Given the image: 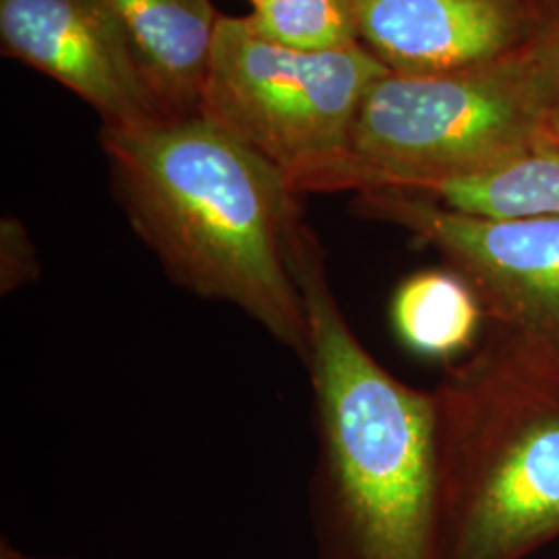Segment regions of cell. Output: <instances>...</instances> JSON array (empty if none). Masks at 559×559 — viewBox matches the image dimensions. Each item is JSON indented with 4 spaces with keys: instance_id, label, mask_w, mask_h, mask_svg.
Listing matches in <instances>:
<instances>
[{
    "instance_id": "cell-8",
    "label": "cell",
    "mask_w": 559,
    "mask_h": 559,
    "mask_svg": "<svg viewBox=\"0 0 559 559\" xmlns=\"http://www.w3.org/2000/svg\"><path fill=\"white\" fill-rule=\"evenodd\" d=\"M359 40L399 75L491 64L528 41L539 13L528 0H353Z\"/></svg>"
},
{
    "instance_id": "cell-13",
    "label": "cell",
    "mask_w": 559,
    "mask_h": 559,
    "mask_svg": "<svg viewBox=\"0 0 559 559\" xmlns=\"http://www.w3.org/2000/svg\"><path fill=\"white\" fill-rule=\"evenodd\" d=\"M516 55L547 119L559 115V9L539 15L535 32Z\"/></svg>"
},
{
    "instance_id": "cell-12",
    "label": "cell",
    "mask_w": 559,
    "mask_h": 559,
    "mask_svg": "<svg viewBox=\"0 0 559 559\" xmlns=\"http://www.w3.org/2000/svg\"><path fill=\"white\" fill-rule=\"evenodd\" d=\"M245 21L263 40L299 52L360 44L353 0H263Z\"/></svg>"
},
{
    "instance_id": "cell-2",
    "label": "cell",
    "mask_w": 559,
    "mask_h": 559,
    "mask_svg": "<svg viewBox=\"0 0 559 559\" xmlns=\"http://www.w3.org/2000/svg\"><path fill=\"white\" fill-rule=\"evenodd\" d=\"M293 272L309 323L318 559H440L436 396L396 380L362 346L309 226Z\"/></svg>"
},
{
    "instance_id": "cell-3",
    "label": "cell",
    "mask_w": 559,
    "mask_h": 559,
    "mask_svg": "<svg viewBox=\"0 0 559 559\" xmlns=\"http://www.w3.org/2000/svg\"><path fill=\"white\" fill-rule=\"evenodd\" d=\"M440 559H522L559 537V346L514 338L441 381Z\"/></svg>"
},
{
    "instance_id": "cell-14",
    "label": "cell",
    "mask_w": 559,
    "mask_h": 559,
    "mask_svg": "<svg viewBox=\"0 0 559 559\" xmlns=\"http://www.w3.org/2000/svg\"><path fill=\"white\" fill-rule=\"evenodd\" d=\"M41 265L25 226L15 218L0 224V293L13 295L40 278Z\"/></svg>"
},
{
    "instance_id": "cell-9",
    "label": "cell",
    "mask_w": 559,
    "mask_h": 559,
    "mask_svg": "<svg viewBox=\"0 0 559 559\" xmlns=\"http://www.w3.org/2000/svg\"><path fill=\"white\" fill-rule=\"evenodd\" d=\"M162 117L200 112L216 27L212 0H102Z\"/></svg>"
},
{
    "instance_id": "cell-7",
    "label": "cell",
    "mask_w": 559,
    "mask_h": 559,
    "mask_svg": "<svg viewBox=\"0 0 559 559\" xmlns=\"http://www.w3.org/2000/svg\"><path fill=\"white\" fill-rule=\"evenodd\" d=\"M0 38L9 57L94 106L102 127L162 117L102 0H0Z\"/></svg>"
},
{
    "instance_id": "cell-18",
    "label": "cell",
    "mask_w": 559,
    "mask_h": 559,
    "mask_svg": "<svg viewBox=\"0 0 559 559\" xmlns=\"http://www.w3.org/2000/svg\"><path fill=\"white\" fill-rule=\"evenodd\" d=\"M261 2H263V0H251V4H253V7H258Z\"/></svg>"
},
{
    "instance_id": "cell-10",
    "label": "cell",
    "mask_w": 559,
    "mask_h": 559,
    "mask_svg": "<svg viewBox=\"0 0 559 559\" xmlns=\"http://www.w3.org/2000/svg\"><path fill=\"white\" fill-rule=\"evenodd\" d=\"M485 309L454 270H423L402 280L390 320L404 348L425 359L452 360L475 346Z\"/></svg>"
},
{
    "instance_id": "cell-1",
    "label": "cell",
    "mask_w": 559,
    "mask_h": 559,
    "mask_svg": "<svg viewBox=\"0 0 559 559\" xmlns=\"http://www.w3.org/2000/svg\"><path fill=\"white\" fill-rule=\"evenodd\" d=\"M100 141L120 207L170 282L239 309L307 365L293 272L307 224L278 168L200 112L102 127Z\"/></svg>"
},
{
    "instance_id": "cell-15",
    "label": "cell",
    "mask_w": 559,
    "mask_h": 559,
    "mask_svg": "<svg viewBox=\"0 0 559 559\" xmlns=\"http://www.w3.org/2000/svg\"><path fill=\"white\" fill-rule=\"evenodd\" d=\"M0 559H71V558H41V556H32L11 545L9 540L2 539L0 543Z\"/></svg>"
},
{
    "instance_id": "cell-16",
    "label": "cell",
    "mask_w": 559,
    "mask_h": 559,
    "mask_svg": "<svg viewBox=\"0 0 559 559\" xmlns=\"http://www.w3.org/2000/svg\"><path fill=\"white\" fill-rule=\"evenodd\" d=\"M528 2L535 7V11H537L539 15L559 9V0H528Z\"/></svg>"
},
{
    "instance_id": "cell-5",
    "label": "cell",
    "mask_w": 559,
    "mask_h": 559,
    "mask_svg": "<svg viewBox=\"0 0 559 559\" xmlns=\"http://www.w3.org/2000/svg\"><path fill=\"white\" fill-rule=\"evenodd\" d=\"M547 140L519 55L433 75L381 78L360 104L344 191L415 189L498 168Z\"/></svg>"
},
{
    "instance_id": "cell-11",
    "label": "cell",
    "mask_w": 559,
    "mask_h": 559,
    "mask_svg": "<svg viewBox=\"0 0 559 559\" xmlns=\"http://www.w3.org/2000/svg\"><path fill=\"white\" fill-rule=\"evenodd\" d=\"M400 191L479 216H559V143L547 138L498 168Z\"/></svg>"
},
{
    "instance_id": "cell-17",
    "label": "cell",
    "mask_w": 559,
    "mask_h": 559,
    "mask_svg": "<svg viewBox=\"0 0 559 559\" xmlns=\"http://www.w3.org/2000/svg\"><path fill=\"white\" fill-rule=\"evenodd\" d=\"M547 138L559 143V115L547 119Z\"/></svg>"
},
{
    "instance_id": "cell-4",
    "label": "cell",
    "mask_w": 559,
    "mask_h": 559,
    "mask_svg": "<svg viewBox=\"0 0 559 559\" xmlns=\"http://www.w3.org/2000/svg\"><path fill=\"white\" fill-rule=\"evenodd\" d=\"M388 73L362 44L299 52L222 15L200 115L272 162L299 198L344 191L360 104Z\"/></svg>"
},
{
    "instance_id": "cell-6",
    "label": "cell",
    "mask_w": 559,
    "mask_h": 559,
    "mask_svg": "<svg viewBox=\"0 0 559 559\" xmlns=\"http://www.w3.org/2000/svg\"><path fill=\"white\" fill-rule=\"evenodd\" d=\"M355 210L440 251L512 336L559 346V216H479L400 189L357 193Z\"/></svg>"
}]
</instances>
